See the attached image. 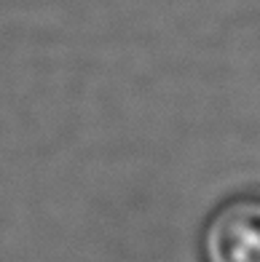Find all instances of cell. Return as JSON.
<instances>
[{"label": "cell", "instance_id": "1", "mask_svg": "<svg viewBox=\"0 0 260 262\" xmlns=\"http://www.w3.org/2000/svg\"><path fill=\"white\" fill-rule=\"evenodd\" d=\"M204 262H260V195H233L209 214L202 233Z\"/></svg>", "mask_w": 260, "mask_h": 262}]
</instances>
